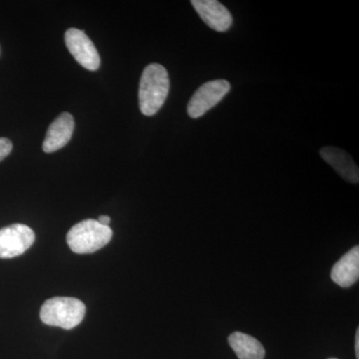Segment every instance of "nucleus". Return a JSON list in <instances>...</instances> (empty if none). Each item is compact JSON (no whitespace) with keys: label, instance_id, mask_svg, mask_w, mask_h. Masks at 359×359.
<instances>
[{"label":"nucleus","instance_id":"1","mask_svg":"<svg viewBox=\"0 0 359 359\" xmlns=\"http://www.w3.org/2000/svg\"><path fill=\"white\" fill-rule=\"evenodd\" d=\"M170 90V79L164 66L152 63L142 73L139 106L142 114L153 116L164 105Z\"/></svg>","mask_w":359,"mask_h":359},{"label":"nucleus","instance_id":"2","mask_svg":"<svg viewBox=\"0 0 359 359\" xmlns=\"http://www.w3.org/2000/svg\"><path fill=\"white\" fill-rule=\"evenodd\" d=\"M86 306L74 297H56L47 299L40 309V320L45 325L72 330L84 320Z\"/></svg>","mask_w":359,"mask_h":359},{"label":"nucleus","instance_id":"3","mask_svg":"<svg viewBox=\"0 0 359 359\" xmlns=\"http://www.w3.org/2000/svg\"><path fill=\"white\" fill-rule=\"evenodd\" d=\"M113 237L110 226H102L96 219H84L73 226L66 236L72 252L76 254H92L102 249Z\"/></svg>","mask_w":359,"mask_h":359},{"label":"nucleus","instance_id":"4","mask_svg":"<svg viewBox=\"0 0 359 359\" xmlns=\"http://www.w3.org/2000/svg\"><path fill=\"white\" fill-rule=\"evenodd\" d=\"M230 82L224 79L212 80L203 84L194 93L190 102L188 103V115L193 119L202 117L208 111L221 102L222 99L230 92Z\"/></svg>","mask_w":359,"mask_h":359},{"label":"nucleus","instance_id":"5","mask_svg":"<svg viewBox=\"0 0 359 359\" xmlns=\"http://www.w3.org/2000/svg\"><path fill=\"white\" fill-rule=\"evenodd\" d=\"M34 242V231L26 224H14L0 229V259L20 256Z\"/></svg>","mask_w":359,"mask_h":359},{"label":"nucleus","instance_id":"6","mask_svg":"<svg viewBox=\"0 0 359 359\" xmlns=\"http://www.w3.org/2000/svg\"><path fill=\"white\" fill-rule=\"evenodd\" d=\"M65 39L71 55L82 67L90 71L98 70L100 67V56L95 45L83 30L69 28L65 32Z\"/></svg>","mask_w":359,"mask_h":359},{"label":"nucleus","instance_id":"7","mask_svg":"<svg viewBox=\"0 0 359 359\" xmlns=\"http://www.w3.org/2000/svg\"><path fill=\"white\" fill-rule=\"evenodd\" d=\"M200 18L212 29L224 32L233 25V16L226 6L217 0H192L191 1Z\"/></svg>","mask_w":359,"mask_h":359},{"label":"nucleus","instance_id":"8","mask_svg":"<svg viewBox=\"0 0 359 359\" xmlns=\"http://www.w3.org/2000/svg\"><path fill=\"white\" fill-rule=\"evenodd\" d=\"M74 131V119L70 113H62L51 123L43 142L45 153H53L65 147Z\"/></svg>","mask_w":359,"mask_h":359},{"label":"nucleus","instance_id":"9","mask_svg":"<svg viewBox=\"0 0 359 359\" xmlns=\"http://www.w3.org/2000/svg\"><path fill=\"white\" fill-rule=\"evenodd\" d=\"M321 158L330 165L337 173L340 175L349 183L358 184L359 171L358 165L347 154L346 151L335 147L321 148L320 151Z\"/></svg>","mask_w":359,"mask_h":359},{"label":"nucleus","instance_id":"10","mask_svg":"<svg viewBox=\"0 0 359 359\" xmlns=\"http://www.w3.org/2000/svg\"><path fill=\"white\" fill-rule=\"evenodd\" d=\"M332 280L341 287H351L359 278V247L346 252L332 268Z\"/></svg>","mask_w":359,"mask_h":359},{"label":"nucleus","instance_id":"11","mask_svg":"<svg viewBox=\"0 0 359 359\" xmlns=\"http://www.w3.org/2000/svg\"><path fill=\"white\" fill-rule=\"evenodd\" d=\"M229 344L240 359H264L266 356L263 344L243 332H233L229 337Z\"/></svg>","mask_w":359,"mask_h":359},{"label":"nucleus","instance_id":"12","mask_svg":"<svg viewBox=\"0 0 359 359\" xmlns=\"http://www.w3.org/2000/svg\"><path fill=\"white\" fill-rule=\"evenodd\" d=\"M13 151V143L9 139L0 138V161L6 159Z\"/></svg>","mask_w":359,"mask_h":359},{"label":"nucleus","instance_id":"13","mask_svg":"<svg viewBox=\"0 0 359 359\" xmlns=\"http://www.w3.org/2000/svg\"><path fill=\"white\" fill-rule=\"evenodd\" d=\"M97 221H98L99 224H102V226H109L111 218L109 216H100Z\"/></svg>","mask_w":359,"mask_h":359},{"label":"nucleus","instance_id":"14","mask_svg":"<svg viewBox=\"0 0 359 359\" xmlns=\"http://www.w3.org/2000/svg\"><path fill=\"white\" fill-rule=\"evenodd\" d=\"M355 355L356 359H359V328L356 330L355 334Z\"/></svg>","mask_w":359,"mask_h":359},{"label":"nucleus","instance_id":"15","mask_svg":"<svg viewBox=\"0 0 359 359\" xmlns=\"http://www.w3.org/2000/svg\"><path fill=\"white\" fill-rule=\"evenodd\" d=\"M328 359H337V358H328Z\"/></svg>","mask_w":359,"mask_h":359}]
</instances>
